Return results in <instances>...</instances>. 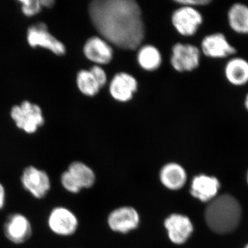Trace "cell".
<instances>
[{
    "label": "cell",
    "instance_id": "6da1fadb",
    "mask_svg": "<svg viewBox=\"0 0 248 248\" xmlns=\"http://www.w3.org/2000/svg\"><path fill=\"white\" fill-rule=\"evenodd\" d=\"M93 25L101 35L124 49H135L144 37L141 11L132 0H96L89 5Z\"/></svg>",
    "mask_w": 248,
    "mask_h": 248
},
{
    "label": "cell",
    "instance_id": "7a4b0ae2",
    "mask_svg": "<svg viewBox=\"0 0 248 248\" xmlns=\"http://www.w3.org/2000/svg\"><path fill=\"white\" fill-rule=\"evenodd\" d=\"M241 217V205L230 195L219 196L212 201L205 212L207 225L218 234H228L234 231Z\"/></svg>",
    "mask_w": 248,
    "mask_h": 248
},
{
    "label": "cell",
    "instance_id": "3957f363",
    "mask_svg": "<svg viewBox=\"0 0 248 248\" xmlns=\"http://www.w3.org/2000/svg\"><path fill=\"white\" fill-rule=\"evenodd\" d=\"M20 184L26 192L37 200L45 199L51 189V180L48 172L32 165L23 170Z\"/></svg>",
    "mask_w": 248,
    "mask_h": 248
},
{
    "label": "cell",
    "instance_id": "277c9868",
    "mask_svg": "<svg viewBox=\"0 0 248 248\" xmlns=\"http://www.w3.org/2000/svg\"><path fill=\"white\" fill-rule=\"evenodd\" d=\"M11 115L17 128L28 134L35 133L39 127L45 124L41 108L28 101H24L20 105L14 106Z\"/></svg>",
    "mask_w": 248,
    "mask_h": 248
},
{
    "label": "cell",
    "instance_id": "5b68a950",
    "mask_svg": "<svg viewBox=\"0 0 248 248\" xmlns=\"http://www.w3.org/2000/svg\"><path fill=\"white\" fill-rule=\"evenodd\" d=\"M5 238L11 244L22 245L27 243L33 233L32 223L24 214H11L3 225Z\"/></svg>",
    "mask_w": 248,
    "mask_h": 248
},
{
    "label": "cell",
    "instance_id": "8992f818",
    "mask_svg": "<svg viewBox=\"0 0 248 248\" xmlns=\"http://www.w3.org/2000/svg\"><path fill=\"white\" fill-rule=\"evenodd\" d=\"M47 226L54 234L70 236L74 234L79 226L78 217L70 209L56 206L50 210L47 217Z\"/></svg>",
    "mask_w": 248,
    "mask_h": 248
},
{
    "label": "cell",
    "instance_id": "52a82bcc",
    "mask_svg": "<svg viewBox=\"0 0 248 248\" xmlns=\"http://www.w3.org/2000/svg\"><path fill=\"white\" fill-rule=\"evenodd\" d=\"M27 42L32 48L42 47L57 55L66 53L63 44L48 32V27L43 22L37 23L29 28Z\"/></svg>",
    "mask_w": 248,
    "mask_h": 248
},
{
    "label": "cell",
    "instance_id": "ba28073f",
    "mask_svg": "<svg viewBox=\"0 0 248 248\" xmlns=\"http://www.w3.org/2000/svg\"><path fill=\"white\" fill-rule=\"evenodd\" d=\"M172 21L181 35L192 36L195 35L203 22V16L195 8L184 6L174 11Z\"/></svg>",
    "mask_w": 248,
    "mask_h": 248
},
{
    "label": "cell",
    "instance_id": "9c48e42d",
    "mask_svg": "<svg viewBox=\"0 0 248 248\" xmlns=\"http://www.w3.org/2000/svg\"><path fill=\"white\" fill-rule=\"evenodd\" d=\"M200 50L190 44H177L172 48L171 63L176 71H191L200 65Z\"/></svg>",
    "mask_w": 248,
    "mask_h": 248
},
{
    "label": "cell",
    "instance_id": "30bf717a",
    "mask_svg": "<svg viewBox=\"0 0 248 248\" xmlns=\"http://www.w3.org/2000/svg\"><path fill=\"white\" fill-rule=\"evenodd\" d=\"M201 47L204 55L210 58H226L236 53V48L222 32H214L205 36Z\"/></svg>",
    "mask_w": 248,
    "mask_h": 248
},
{
    "label": "cell",
    "instance_id": "8fae6325",
    "mask_svg": "<svg viewBox=\"0 0 248 248\" xmlns=\"http://www.w3.org/2000/svg\"><path fill=\"white\" fill-rule=\"evenodd\" d=\"M140 222V215L133 207L124 206L111 212L108 217V224L111 230L126 234L136 229Z\"/></svg>",
    "mask_w": 248,
    "mask_h": 248
},
{
    "label": "cell",
    "instance_id": "7c38bea8",
    "mask_svg": "<svg viewBox=\"0 0 248 248\" xmlns=\"http://www.w3.org/2000/svg\"><path fill=\"white\" fill-rule=\"evenodd\" d=\"M168 236L171 242L176 245L185 244L193 232L192 221L187 216L181 214H172L164 221Z\"/></svg>",
    "mask_w": 248,
    "mask_h": 248
},
{
    "label": "cell",
    "instance_id": "4fadbf2b",
    "mask_svg": "<svg viewBox=\"0 0 248 248\" xmlns=\"http://www.w3.org/2000/svg\"><path fill=\"white\" fill-rule=\"evenodd\" d=\"M220 188V183L216 177L200 174L192 179L190 194L202 202H208L216 197Z\"/></svg>",
    "mask_w": 248,
    "mask_h": 248
},
{
    "label": "cell",
    "instance_id": "5bb4252c",
    "mask_svg": "<svg viewBox=\"0 0 248 248\" xmlns=\"http://www.w3.org/2000/svg\"><path fill=\"white\" fill-rule=\"evenodd\" d=\"M137 89L138 82L136 79L125 73L116 75L110 85V93L112 97L122 102L130 100Z\"/></svg>",
    "mask_w": 248,
    "mask_h": 248
},
{
    "label": "cell",
    "instance_id": "9a60e30c",
    "mask_svg": "<svg viewBox=\"0 0 248 248\" xmlns=\"http://www.w3.org/2000/svg\"><path fill=\"white\" fill-rule=\"evenodd\" d=\"M84 53L91 62L99 64H107L111 62L113 51L110 46L99 37H93L85 44Z\"/></svg>",
    "mask_w": 248,
    "mask_h": 248
},
{
    "label": "cell",
    "instance_id": "2e32d148",
    "mask_svg": "<svg viewBox=\"0 0 248 248\" xmlns=\"http://www.w3.org/2000/svg\"><path fill=\"white\" fill-rule=\"evenodd\" d=\"M227 81L234 86H242L248 83V61L240 57L230 59L224 67Z\"/></svg>",
    "mask_w": 248,
    "mask_h": 248
},
{
    "label": "cell",
    "instance_id": "e0dca14e",
    "mask_svg": "<svg viewBox=\"0 0 248 248\" xmlns=\"http://www.w3.org/2000/svg\"><path fill=\"white\" fill-rule=\"evenodd\" d=\"M159 179L161 184L170 190L182 188L187 181V173L181 165L169 163L161 169Z\"/></svg>",
    "mask_w": 248,
    "mask_h": 248
},
{
    "label": "cell",
    "instance_id": "ac0fdd59",
    "mask_svg": "<svg viewBox=\"0 0 248 248\" xmlns=\"http://www.w3.org/2000/svg\"><path fill=\"white\" fill-rule=\"evenodd\" d=\"M228 22L232 30L238 34L248 35V6L236 2L232 5L227 14Z\"/></svg>",
    "mask_w": 248,
    "mask_h": 248
},
{
    "label": "cell",
    "instance_id": "d6986e66",
    "mask_svg": "<svg viewBox=\"0 0 248 248\" xmlns=\"http://www.w3.org/2000/svg\"><path fill=\"white\" fill-rule=\"evenodd\" d=\"M67 170L71 173L81 189L90 188L95 182L94 171L81 161L71 163Z\"/></svg>",
    "mask_w": 248,
    "mask_h": 248
},
{
    "label": "cell",
    "instance_id": "ffe728a7",
    "mask_svg": "<svg viewBox=\"0 0 248 248\" xmlns=\"http://www.w3.org/2000/svg\"><path fill=\"white\" fill-rule=\"evenodd\" d=\"M139 63L142 68L148 71L157 69L161 63V55L155 46L146 45L140 48L138 53Z\"/></svg>",
    "mask_w": 248,
    "mask_h": 248
},
{
    "label": "cell",
    "instance_id": "44dd1931",
    "mask_svg": "<svg viewBox=\"0 0 248 248\" xmlns=\"http://www.w3.org/2000/svg\"><path fill=\"white\" fill-rule=\"evenodd\" d=\"M77 84L80 91L87 96L95 95L101 89L91 72L86 70H82L78 73Z\"/></svg>",
    "mask_w": 248,
    "mask_h": 248
},
{
    "label": "cell",
    "instance_id": "7402d4cb",
    "mask_svg": "<svg viewBox=\"0 0 248 248\" xmlns=\"http://www.w3.org/2000/svg\"><path fill=\"white\" fill-rule=\"evenodd\" d=\"M60 182H61L62 187L70 193H79L80 191L82 190L78 182H76V179L68 170L62 172L61 177H60Z\"/></svg>",
    "mask_w": 248,
    "mask_h": 248
},
{
    "label": "cell",
    "instance_id": "603a6c76",
    "mask_svg": "<svg viewBox=\"0 0 248 248\" xmlns=\"http://www.w3.org/2000/svg\"><path fill=\"white\" fill-rule=\"evenodd\" d=\"M19 2L22 6L23 14L28 17H31L39 14L43 7L41 0H20Z\"/></svg>",
    "mask_w": 248,
    "mask_h": 248
},
{
    "label": "cell",
    "instance_id": "cb8c5ba5",
    "mask_svg": "<svg viewBox=\"0 0 248 248\" xmlns=\"http://www.w3.org/2000/svg\"><path fill=\"white\" fill-rule=\"evenodd\" d=\"M91 74L94 77V79L97 81V84L102 88L107 83V76L106 72L101 68L100 66H94L91 68Z\"/></svg>",
    "mask_w": 248,
    "mask_h": 248
},
{
    "label": "cell",
    "instance_id": "d4e9b609",
    "mask_svg": "<svg viewBox=\"0 0 248 248\" xmlns=\"http://www.w3.org/2000/svg\"><path fill=\"white\" fill-rule=\"evenodd\" d=\"M176 2L182 4L183 6L194 7L195 6H203V5L210 4L211 1H209V0H179V1H176Z\"/></svg>",
    "mask_w": 248,
    "mask_h": 248
},
{
    "label": "cell",
    "instance_id": "484cf974",
    "mask_svg": "<svg viewBox=\"0 0 248 248\" xmlns=\"http://www.w3.org/2000/svg\"><path fill=\"white\" fill-rule=\"evenodd\" d=\"M7 199L6 187L4 184L0 182V210H2L5 208Z\"/></svg>",
    "mask_w": 248,
    "mask_h": 248
},
{
    "label": "cell",
    "instance_id": "4316f807",
    "mask_svg": "<svg viewBox=\"0 0 248 248\" xmlns=\"http://www.w3.org/2000/svg\"><path fill=\"white\" fill-rule=\"evenodd\" d=\"M41 3L44 7L50 8L55 4V1L53 0H41Z\"/></svg>",
    "mask_w": 248,
    "mask_h": 248
},
{
    "label": "cell",
    "instance_id": "83f0119b",
    "mask_svg": "<svg viewBox=\"0 0 248 248\" xmlns=\"http://www.w3.org/2000/svg\"><path fill=\"white\" fill-rule=\"evenodd\" d=\"M244 107L248 112V93L246 94V97H245Z\"/></svg>",
    "mask_w": 248,
    "mask_h": 248
},
{
    "label": "cell",
    "instance_id": "f1b7e54d",
    "mask_svg": "<svg viewBox=\"0 0 248 248\" xmlns=\"http://www.w3.org/2000/svg\"><path fill=\"white\" fill-rule=\"evenodd\" d=\"M248 248V244L247 245V246H246V248Z\"/></svg>",
    "mask_w": 248,
    "mask_h": 248
},
{
    "label": "cell",
    "instance_id": "f546056e",
    "mask_svg": "<svg viewBox=\"0 0 248 248\" xmlns=\"http://www.w3.org/2000/svg\"></svg>",
    "mask_w": 248,
    "mask_h": 248
}]
</instances>
